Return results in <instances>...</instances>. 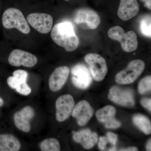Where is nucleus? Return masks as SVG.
<instances>
[{
    "label": "nucleus",
    "instance_id": "21",
    "mask_svg": "<svg viewBox=\"0 0 151 151\" xmlns=\"http://www.w3.org/2000/svg\"><path fill=\"white\" fill-rule=\"evenodd\" d=\"M151 18L150 15H146L141 19L140 29L143 35L148 37H151Z\"/></svg>",
    "mask_w": 151,
    "mask_h": 151
},
{
    "label": "nucleus",
    "instance_id": "19",
    "mask_svg": "<svg viewBox=\"0 0 151 151\" xmlns=\"http://www.w3.org/2000/svg\"><path fill=\"white\" fill-rule=\"evenodd\" d=\"M133 122L144 134L147 135L150 134L151 122L147 117L142 114H137L133 117Z\"/></svg>",
    "mask_w": 151,
    "mask_h": 151
},
{
    "label": "nucleus",
    "instance_id": "20",
    "mask_svg": "<svg viewBox=\"0 0 151 151\" xmlns=\"http://www.w3.org/2000/svg\"><path fill=\"white\" fill-rule=\"evenodd\" d=\"M40 148L42 151H60L59 141L55 138H48L44 140L40 143Z\"/></svg>",
    "mask_w": 151,
    "mask_h": 151
},
{
    "label": "nucleus",
    "instance_id": "7",
    "mask_svg": "<svg viewBox=\"0 0 151 151\" xmlns=\"http://www.w3.org/2000/svg\"><path fill=\"white\" fill-rule=\"evenodd\" d=\"M109 100L118 105L126 107H133L135 105L134 92L131 89L113 86L109 90Z\"/></svg>",
    "mask_w": 151,
    "mask_h": 151
},
{
    "label": "nucleus",
    "instance_id": "10",
    "mask_svg": "<svg viewBox=\"0 0 151 151\" xmlns=\"http://www.w3.org/2000/svg\"><path fill=\"white\" fill-rule=\"evenodd\" d=\"M8 62L11 65L15 67L23 66L33 67L37 62V58L34 55L19 49L12 51L8 58Z\"/></svg>",
    "mask_w": 151,
    "mask_h": 151
},
{
    "label": "nucleus",
    "instance_id": "22",
    "mask_svg": "<svg viewBox=\"0 0 151 151\" xmlns=\"http://www.w3.org/2000/svg\"><path fill=\"white\" fill-rule=\"evenodd\" d=\"M139 92L141 94L147 93L151 90V76H148L141 80L138 86Z\"/></svg>",
    "mask_w": 151,
    "mask_h": 151
},
{
    "label": "nucleus",
    "instance_id": "31",
    "mask_svg": "<svg viewBox=\"0 0 151 151\" xmlns=\"http://www.w3.org/2000/svg\"><path fill=\"white\" fill-rule=\"evenodd\" d=\"M146 150L148 151H151V140L150 139L146 145Z\"/></svg>",
    "mask_w": 151,
    "mask_h": 151
},
{
    "label": "nucleus",
    "instance_id": "32",
    "mask_svg": "<svg viewBox=\"0 0 151 151\" xmlns=\"http://www.w3.org/2000/svg\"><path fill=\"white\" fill-rule=\"evenodd\" d=\"M4 104V101L2 98L0 97V107H2Z\"/></svg>",
    "mask_w": 151,
    "mask_h": 151
},
{
    "label": "nucleus",
    "instance_id": "17",
    "mask_svg": "<svg viewBox=\"0 0 151 151\" xmlns=\"http://www.w3.org/2000/svg\"><path fill=\"white\" fill-rule=\"evenodd\" d=\"M72 134L73 140L87 150L92 149L98 141L97 133L91 132L88 129L78 132H73Z\"/></svg>",
    "mask_w": 151,
    "mask_h": 151
},
{
    "label": "nucleus",
    "instance_id": "4",
    "mask_svg": "<svg viewBox=\"0 0 151 151\" xmlns=\"http://www.w3.org/2000/svg\"><path fill=\"white\" fill-rule=\"evenodd\" d=\"M145 63L141 60H132L124 70L119 72L115 77L116 82L120 84H129L134 82L142 74Z\"/></svg>",
    "mask_w": 151,
    "mask_h": 151
},
{
    "label": "nucleus",
    "instance_id": "16",
    "mask_svg": "<svg viewBox=\"0 0 151 151\" xmlns=\"http://www.w3.org/2000/svg\"><path fill=\"white\" fill-rule=\"evenodd\" d=\"M139 11L137 0H121L118 11L119 18L128 21L136 16Z\"/></svg>",
    "mask_w": 151,
    "mask_h": 151
},
{
    "label": "nucleus",
    "instance_id": "25",
    "mask_svg": "<svg viewBox=\"0 0 151 151\" xmlns=\"http://www.w3.org/2000/svg\"><path fill=\"white\" fill-rule=\"evenodd\" d=\"M109 143L111 144L108 140L107 137H100L99 143H98V148L101 151H108L107 145Z\"/></svg>",
    "mask_w": 151,
    "mask_h": 151
},
{
    "label": "nucleus",
    "instance_id": "33",
    "mask_svg": "<svg viewBox=\"0 0 151 151\" xmlns=\"http://www.w3.org/2000/svg\"><path fill=\"white\" fill-rule=\"evenodd\" d=\"M65 1H69V0H65Z\"/></svg>",
    "mask_w": 151,
    "mask_h": 151
},
{
    "label": "nucleus",
    "instance_id": "12",
    "mask_svg": "<svg viewBox=\"0 0 151 151\" xmlns=\"http://www.w3.org/2000/svg\"><path fill=\"white\" fill-rule=\"evenodd\" d=\"M116 112L115 107L107 105L97 111L96 118L99 122L104 124L107 129H117L121 127V123L115 119Z\"/></svg>",
    "mask_w": 151,
    "mask_h": 151
},
{
    "label": "nucleus",
    "instance_id": "2",
    "mask_svg": "<svg viewBox=\"0 0 151 151\" xmlns=\"http://www.w3.org/2000/svg\"><path fill=\"white\" fill-rule=\"evenodd\" d=\"M2 24L6 29L15 28L24 34L30 32V28L22 12L18 9L10 8L4 12L2 16Z\"/></svg>",
    "mask_w": 151,
    "mask_h": 151
},
{
    "label": "nucleus",
    "instance_id": "1",
    "mask_svg": "<svg viewBox=\"0 0 151 151\" xmlns=\"http://www.w3.org/2000/svg\"><path fill=\"white\" fill-rule=\"evenodd\" d=\"M51 37L57 45L68 52L74 51L79 45V39L70 22H63L55 25L51 29Z\"/></svg>",
    "mask_w": 151,
    "mask_h": 151
},
{
    "label": "nucleus",
    "instance_id": "28",
    "mask_svg": "<svg viewBox=\"0 0 151 151\" xmlns=\"http://www.w3.org/2000/svg\"><path fill=\"white\" fill-rule=\"evenodd\" d=\"M141 103L143 107L151 111V100L150 98H144L141 100Z\"/></svg>",
    "mask_w": 151,
    "mask_h": 151
},
{
    "label": "nucleus",
    "instance_id": "30",
    "mask_svg": "<svg viewBox=\"0 0 151 151\" xmlns=\"http://www.w3.org/2000/svg\"><path fill=\"white\" fill-rule=\"evenodd\" d=\"M145 3V6L148 8L149 9H151V0H142Z\"/></svg>",
    "mask_w": 151,
    "mask_h": 151
},
{
    "label": "nucleus",
    "instance_id": "6",
    "mask_svg": "<svg viewBox=\"0 0 151 151\" xmlns=\"http://www.w3.org/2000/svg\"><path fill=\"white\" fill-rule=\"evenodd\" d=\"M74 22L84 29H94L100 23V17L97 12L89 9H81L76 13Z\"/></svg>",
    "mask_w": 151,
    "mask_h": 151
},
{
    "label": "nucleus",
    "instance_id": "11",
    "mask_svg": "<svg viewBox=\"0 0 151 151\" xmlns=\"http://www.w3.org/2000/svg\"><path fill=\"white\" fill-rule=\"evenodd\" d=\"M74 99L71 95L64 94L60 96L55 102L56 118L59 122L65 121L69 118L74 107Z\"/></svg>",
    "mask_w": 151,
    "mask_h": 151
},
{
    "label": "nucleus",
    "instance_id": "5",
    "mask_svg": "<svg viewBox=\"0 0 151 151\" xmlns=\"http://www.w3.org/2000/svg\"><path fill=\"white\" fill-rule=\"evenodd\" d=\"M84 60L89 65L90 73L94 80L103 81L108 71L105 59L100 55L93 53L86 55Z\"/></svg>",
    "mask_w": 151,
    "mask_h": 151
},
{
    "label": "nucleus",
    "instance_id": "23",
    "mask_svg": "<svg viewBox=\"0 0 151 151\" xmlns=\"http://www.w3.org/2000/svg\"><path fill=\"white\" fill-rule=\"evenodd\" d=\"M18 93L24 96L29 95L31 92V89L26 82L20 83L15 89Z\"/></svg>",
    "mask_w": 151,
    "mask_h": 151
},
{
    "label": "nucleus",
    "instance_id": "9",
    "mask_svg": "<svg viewBox=\"0 0 151 151\" xmlns=\"http://www.w3.org/2000/svg\"><path fill=\"white\" fill-rule=\"evenodd\" d=\"M71 80L74 86L81 89H87L92 83L91 73L84 64L74 65L71 70Z\"/></svg>",
    "mask_w": 151,
    "mask_h": 151
},
{
    "label": "nucleus",
    "instance_id": "26",
    "mask_svg": "<svg viewBox=\"0 0 151 151\" xmlns=\"http://www.w3.org/2000/svg\"><path fill=\"white\" fill-rule=\"evenodd\" d=\"M7 82L9 86L12 88V89H16L17 86H19V84L21 83L18 79L16 78L14 76H9L7 80ZM23 83V82H22Z\"/></svg>",
    "mask_w": 151,
    "mask_h": 151
},
{
    "label": "nucleus",
    "instance_id": "3",
    "mask_svg": "<svg viewBox=\"0 0 151 151\" xmlns=\"http://www.w3.org/2000/svg\"><path fill=\"white\" fill-rule=\"evenodd\" d=\"M108 35L111 39L120 42L122 48L125 52H132L135 51L137 48V37L133 31L125 33L122 27L116 26L111 27L109 30Z\"/></svg>",
    "mask_w": 151,
    "mask_h": 151
},
{
    "label": "nucleus",
    "instance_id": "27",
    "mask_svg": "<svg viewBox=\"0 0 151 151\" xmlns=\"http://www.w3.org/2000/svg\"><path fill=\"white\" fill-rule=\"evenodd\" d=\"M106 137L111 144L113 145H116L118 140V137L116 134L112 132H108L106 134Z\"/></svg>",
    "mask_w": 151,
    "mask_h": 151
},
{
    "label": "nucleus",
    "instance_id": "13",
    "mask_svg": "<svg viewBox=\"0 0 151 151\" xmlns=\"http://www.w3.org/2000/svg\"><path fill=\"white\" fill-rule=\"evenodd\" d=\"M35 112L32 107L27 106L15 113L14 116L15 125L19 129L27 133L30 131V122L34 117Z\"/></svg>",
    "mask_w": 151,
    "mask_h": 151
},
{
    "label": "nucleus",
    "instance_id": "18",
    "mask_svg": "<svg viewBox=\"0 0 151 151\" xmlns=\"http://www.w3.org/2000/svg\"><path fill=\"white\" fill-rule=\"evenodd\" d=\"M21 146L19 141L13 135L0 134V151H18Z\"/></svg>",
    "mask_w": 151,
    "mask_h": 151
},
{
    "label": "nucleus",
    "instance_id": "8",
    "mask_svg": "<svg viewBox=\"0 0 151 151\" xmlns=\"http://www.w3.org/2000/svg\"><path fill=\"white\" fill-rule=\"evenodd\" d=\"M27 21L34 29L40 33L46 34L51 31L53 19L49 14L34 13L27 17Z\"/></svg>",
    "mask_w": 151,
    "mask_h": 151
},
{
    "label": "nucleus",
    "instance_id": "29",
    "mask_svg": "<svg viewBox=\"0 0 151 151\" xmlns=\"http://www.w3.org/2000/svg\"><path fill=\"white\" fill-rule=\"evenodd\" d=\"M138 150H138L137 148L135 147H129L127 148L122 149L119 150V151H136Z\"/></svg>",
    "mask_w": 151,
    "mask_h": 151
},
{
    "label": "nucleus",
    "instance_id": "15",
    "mask_svg": "<svg viewBox=\"0 0 151 151\" xmlns=\"http://www.w3.org/2000/svg\"><path fill=\"white\" fill-rule=\"evenodd\" d=\"M70 69L66 66H59L55 69L49 79V86L52 92H55L62 89L66 83Z\"/></svg>",
    "mask_w": 151,
    "mask_h": 151
},
{
    "label": "nucleus",
    "instance_id": "24",
    "mask_svg": "<svg viewBox=\"0 0 151 151\" xmlns=\"http://www.w3.org/2000/svg\"><path fill=\"white\" fill-rule=\"evenodd\" d=\"M14 76L20 81L21 83L27 82V81L28 73L25 70L19 69L13 72Z\"/></svg>",
    "mask_w": 151,
    "mask_h": 151
},
{
    "label": "nucleus",
    "instance_id": "14",
    "mask_svg": "<svg viewBox=\"0 0 151 151\" xmlns=\"http://www.w3.org/2000/svg\"><path fill=\"white\" fill-rule=\"evenodd\" d=\"M93 109L90 104L86 100L78 102L72 111V116L77 120L79 126H85L93 116Z\"/></svg>",
    "mask_w": 151,
    "mask_h": 151
}]
</instances>
